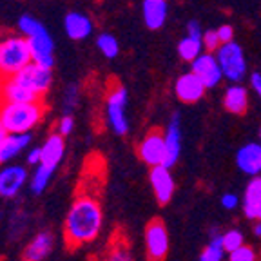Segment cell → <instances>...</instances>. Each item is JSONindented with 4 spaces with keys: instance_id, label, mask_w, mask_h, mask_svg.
<instances>
[{
    "instance_id": "cell-33",
    "label": "cell",
    "mask_w": 261,
    "mask_h": 261,
    "mask_svg": "<svg viewBox=\"0 0 261 261\" xmlns=\"http://www.w3.org/2000/svg\"><path fill=\"white\" fill-rule=\"evenodd\" d=\"M201 42H203V47L207 49L208 53L216 51V49L221 45L220 37H218V31H216V29H208V31H205L203 37H201Z\"/></svg>"
},
{
    "instance_id": "cell-21",
    "label": "cell",
    "mask_w": 261,
    "mask_h": 261,
    "mask_svg": "<svg viewBox=\"0 0 261 261\" xmlns=\"http://www.w3.org/2000/svg\"><path fill=\"white\" fill-rule=\"evenodd\" d=\"M40 149H42L40 163H44V165H51V167L57 169L58 165H60L62 160H64V154H65L64 136L58 135V133L49 135L47 140H45L44 145H42Z\"/></svg>"
},
{
    "instance_id": "cell-23",
    "label": "cell",
    "mask_w": 261,
    "mask_h": 261,
    "mask_svg": "<svg viewBox=\"0 0 261 261\" xmlns=\"http://www.w3.org/2000/svg\"><path fill=\"white\" fill-rule=\"evenodd\" d=\"M223 106L228 113L232 114H245L249 109V93L240 84H232L227 87L223 96Z\"/></svg>"
},
{
    "instance_id": "cell-7",
    "label": "cell",
    "mask_w": 261,
    "mask_h": 261,
    "mask_svg": "<svg viewBox=\"0 0 261 261\" xmlns=\"http://www.w3.org/2000/svg\"><path fill=\"white\" fill-rule=\"evenodd\" d=\"M145 250L149 261H163L169 254V232L158 218L145 227Z\"/></svg>"
},
{
    "instance_id": "cell-34",
    "label": "cell",
    "mask_w": 261,
    "mask_h": 261,
    "mask_svg": "<svg viewBox=\"0 0 261 261\" xmlns=\"http://www.w3.org/2000/svg\"><path fill=\"white\" fill-rule=\"evenodd\" d=\"M73 127H74V118L71 116V114H64V116L60 118V122H58L57 133L65 138L67 135H71V133H73Z\"/></svg>"
},
{
    "instance_id": "cell-37",
    "label": "cell",
    "mask_w": 261,
    "mask_h": 261,
    "mask_svg": "<svg viewBox=\"0 0 261 261\" xmlns=\"http://www.w3.org/2000/svg\"><path fill=\"white\" fill-rule=\"evenodd\" d=\"M187 35L189 37H196L201 38L203 37V29H201V24L198 20H191L187 24Z\"/></svg>"
},
{
    "instance_id": "cell-31",
    "label": "cell",
    "mask_w": 261,
    "mask_h": 261,
    "mask_svg": "<svg viewBox=\"0 0 261 261\" xmlns=\"http://www.w3.org/2000/svg\"><path fill=\"white\" fill-rule=\"evenodd\" d=\"M227 261H256V252L249 245H241L240 249L228 252Z\"/></svg>"
},
{
    "instance_id": "cell-12",
    "label": "cell",
    "mask_w": 261,
    "mask_h": 261,
    "mask_svg": "<svg viewBox=\"0 0 261 261\" xmlns=\"http://www.w3.org/2000/svg\"><path fill=\"white\" fill-rule=\"evenodd\" d=\"M28 169L22 165H6L0 169V198L11 200L28 181Z\"/></svg>"
},
{
    "instance_id": "cell-15",
    "label": "cell",
    "mask_w": 261,
    "mask_h": 261,
    "mask_svg": "<svg viewBox=\"0 0 261 261\" xmlns=\"http://www.w3.org/2000/svg\"><path fill=\"white\" fill-rule=\"evenodd\" d=\"M236 165L241 172L249 176L261 174V145L259 143H247L240 147L236 154Z\"/></svg>"
},
{
    "instance_id": "cell-9",
    "label": "cell",
    "mask_w": 261,
    "mask_h": 261,
    "mask_svg": "<svg viewBox=\"0 0 261 261\" xmlns=\"http://www.w3.org/2000/svg\"><path fill=\"white\" fill-rule=\"evenodd\" d=\"M191 71L203 82V86L207 89L211 87H216L218 84L223 78V73H221V67L218 64V58L212 53H201L198 58L191 62Z\"/></svg>"
},
{
    "instance_id": "cell-30",
    "label": "cell",
    "mask_w": 261,
    "mask_h": 261,
    "mask_svg": "<svg viewBox=\"0 0 261 261\" xmlns=\"http://www.w3.org/2000/svg\"><path fill=\"white\" fill-rule=\"evenodd\" d=\"M106 261H135L133 254H130L129 247L122 241H116L109 249V254H107Z\"/></svg>"
},
{
    "instance_id": "cell-38",
    "label": "cell",
    "mask_w": 261,
    "mask_h": 261,
    "mask_svg": "<svg viewBox=\"0 0 261 261\" xmlns=\"http://www.w3.org/2000/svg\"><path fill=\"white\" fill-rule=\"evenodd\" d=\"M40 158H42V149L40 147H35V149H31V151L28 152L25 162H28L29 165H38V163H40Z\"/></svg>"
},
{
    "instance_id": "cell-11",
    "label": "cell",
    "mask_w": 261,
    "mask_h": 261,
    "mask_svg": "<svg viewBox=\"0 0 261 261\" xmlns=\"http://www.w3.org/2000/svg\"><path fill=\"white\" fill-rule=\"evenodd\" d=\"M163 143H165V158H163V165L165 167H174L181 154V122H179V114H172L171 122H169L167 129L163 133Z\"/></svg>"
},
{
    "instance_id": "cell-28",
    "label": "cell",
    "mask_w": 261,
    "mask_h": 261,
    "mask_svg": "<svg viewBox=\"0 0 261 261\" xmlns=\"http://www.w3.org/2000/svg\"><path fill=\"white\" fill-rule=\"evenodd\" d=\"M221 240V245H223V250L225 252H232V250L240 249L241 245H245V236L241 230H238V228H230V230H227L225 234H221L220 236Z\"/></svg>"
},
{
    "instance_id": "cell-14",
    "label": "cell",
    "mask_w": 261,
    "mask_h": 261,
    "mask_svg": "<svg viewBox=\"0 0 261 261\" xmlns=\"http://www.w3.org/2000/svg\"><path fill=\"white\" fill-rule=\"evenodd\" d=\"M205 91H207V87L203 86V82L192 71L191 73H184L174 84V93L178 96V100L184 103H189V106L200 102L201 98L205 96Z\"/></svg>"
},
{
    "instance_id": "cell-13",
    "label": "cell",
    "mask_w": 261,
    "mask_h": 261,
    "mask_svg": "<svg viewBox=\"0 0 261 261\" xmlns=\"http://www.w3.org/2000/svg\"><path fill=\"white\" fill-rule=\"evenodd\" d=\"M149 179H151V187L156 201L160 205H167L174 196V178L171 174V169L165 167V165L151 167Z\"/></svg>"
},
{
    "instance_id": "cell-18",
    "label": "cell",
    "mask_w": 261,
    "mask_h": 261,
    "mask_svg": "<svg viewBox=\"0 0 261 261\" xmlns=\"http://www.w3.org/2000/svg\"><path fill=\"white\" fill-rule=\"evenodd\" d=\"M29 143H31L29 133H8V136L0 142V163L11 162L24 149H28Z\"/></svg>"
},
{
    "instance_id": "cell-16",
    "label": "cell",
    "mask_w": 261,
    "mask_h": 261,
    "mask_svg": "<svg viewBox=\"0 0 261 261\" xmlns=\"http://www.w3.org/2000/svg\"><path fill=\"white\" fill-rule=\"evenodd\" d=\"M167 0H143L142 2L143 22H145V28L151 31L163 28V24L167 20Z\"/></svg>"
},
{
    "instance_id": "cell-32",
    "label": "cell",
    "mask_w": 261,
    "mask_h": 261,
    "mask_svg": "<svg viewBox=\"0 0 261 261\" xmlns=\"http://www.w3.org/2000/svg\"><path fill=\"white\" fill-rule=\"evenodd\" d=\"M78 103V87L76 86H67L64 93V114H71V111L76 107Z\"/></svg>"
},
{
    "instance_id": "cell-36",
    "label": "cell",
    "mask_w": 261,
    "mask_h": 261,
    "mask_svg": "<svg viewBox=\"0 0 261 261\" xmlns=\"http://www.w3.org/2000/svg\"><path fill=\"white\" fill-rule=\"evenodd\" d=\"M240 200H238V196L232 194V192H227V194L221 196V207L227 208V211H234L238 207Z\"/></svg>"
},
{
    "instance_id": "cell-19",
    "label": "cell",
    "mask_w": 261,
    "mask_h": 261,
    "mask_svg": "<svg viewBox=\"0 0 261 261\" xmlns=\"http://www.w3.org/2000/svg\"><path fill=\"white\" fill-rule=\"evenodd\" d=\"M64 29L67 33V37L73 40H84L93 33V20L86 13L71 11L64 18Z\"/></svg>"
},
{
    "instance_id": "cell-17",
    "label": "cell",
    "mask_w": 261,
    "mask_h": 261,
    "mask_svg": "<svg viewBox=\"0 0 261 261\" xmlns=\"http://www.w3.org/2000/svg\"><path fill=\"white\" fill-rule=\"evenodd\" d=\"M42 100L38 94L16 84L11 76L0 78V102H37Z\"/></svg>"
},
{
    "instance_id": "cell-3",
    "label": "cell",
    "mask_w": 261,
    "mask_h": 261,
    "mask_svg": "<svg viewBox=\"0 0 261 261\" xmlns=\"http://www.w3.org/2000/svg\"><path fill=\"white\" fill-rule=\"evenodd\" d=\"M31 62V49L25 37H6L0 40V78L13 76Z\"/></svg>"
},
{
    "instance_id": "cell-40",
    "label": "cell",
    "mask_w": 261,
    "mask_h": 261,
    "mask_svg": "<svg viewBox=\"0 0 261 261\" xmlns=\"http://www.w3.org/2000/svg\"><path fill=\"white\" fill-rule=\"evenodd\" d=\"M6 136H8V129H6L4 122H2V120H0V142H2V140H4Z\"/></svg>"
},
{
    "instance_id": "cell-10",
    "label": "cell",
    "mask_w": 261,
    "mask_h": 261,
    "mask_svg": "<svg viewBox=\"0 0 261 261\" xmlns=\"http://www.w3.org/2000/svg\"><path fill=\"white\" fill-rule=\"evenodd\" d=\"M29 49H31V58L35 64L42 65V67H53L55 64V42L47 29L35 33L33 37H28Z\"/></svg>"
},
{
    "instance_id": "cell-35",
    "label": "cell",
    "mask_w": 261,
    "mask_h": 261,
    "mask_svg": "<svg viewBox=\"0 0 261 261\" xmlns=\"http://www.w3.org/2000/svg\"><path fill=\"white\" fill-rule=\"evenodd\" d=\"M218 31V37H220L221 44H227V42H232L234 40V28L228 24H223L216 29Z\"/></svg>"
},
{
    "instance_id": "cell-29",
    "label": "cell",
    "mask_w": 261,
    "mask_h": 261,
    "mask_svg": "<svg viewBox=\"0 0 261 261\" xmlns=\"http://www.w3.org/2000/svg\"><path fill=\"white\" fill-rule=\"evenodd\" d=\"M18 29H20L22 35L28 38V37H33L35 33L42 31V29H44V24L38 22L37 18L31 15H22L20 18H18Z\"/></svg>"
},
{
    "instance_id": "cell-42",
    "label": "cell",
    "mask_w": 261,
    "mask_h": 261,
    "mask_svg": "<svg viewBox=\"0 0 261 261\" xmlns=\"http://www.w3.org/2000/svg\"><path fill=\"white\" fill-rule=\"evenodd\" d=\"M256 220H259V221H261V205H259V208H257V216H256Z\"/></svg>"
},
{
    "instance_id": "cell-20",
    "label": "cell",
    "mask_w": 261,
    "mask_h": 261,
    "mask_svg": "<svg viewBox=\"0 0 261 261\" xmlns=\"http://www.w3.org/2000/svg\"><path fill=\"white\" fill-rule=\"evenodd\" d=\"M55 245V238L51 232H38L37 236L29 241V245L25 247L22 259L24 261H44L45 257L51 254Z\"/></svg>"
},
{
    "instance_id": "cell-41",
    "label": "cell",
    "mask_w": 261,
    "mask_h": 261,
    "mask_svg": "<svg viewBox=\"0 0 261 261\" xmlns=\"http://www.w3.org/2000/svg\"><path fill=\"white\" fill-rule=\"evenodd\" d=\"M254 234L261 238V221H259V220H257V223L254 225Z\"/></svg>"
},
{
    "instance_id": "cell-25",
    "label": "cell",
    "mask_w": 261,
    "mask_h": 261,
    "mask_svg": "<svg viewBox=\"0 0 261 261\" xmlns=\"http://www.w3.org/2000/svg\"><path fill=\"white\" fill-rule=\"evenodd\" d=\"M203 53V42L201 38L196 37H185L178 42V55L181 60L185 62H192L194 58H198L200 55Z\"/></svg>"
},
{
    "instance_id": "cell-27",
    "label": "cell",
    "mask_w": 261,
    "mask_h": 261,
    "mask_svg": "<svg viewBox=\"0 0 261 261\" xmlns=\"http://www.w3.org/2000/svg\"><path fill=\"white\" fill-rule=\"evenodd\" d=\"M225 254L227 252L223 250V245H221L220 236H214L211 241H208L207 247L203 249V252H201V256L198 261H223Z\"/></svg>"
},
{
    "instance_id": "cell-8",
    "label": "cell",
    "mask_w": 261,
    "mask_h": 261,
    "mask_svg": "<svg viewBox=\"0 0 261 261\" xmlns=\"http://www.w3.org/2000/svg\"><path fill=\"white\" fill-rule=\"evenodd\" d=\"M138 156L143 163H147L149 167H156V165H163V158H165V143H163V133L160 129L149 130L138 143Z\"/></svg>"
},
{
    "instance_id": "cell-2",
    "label": "cell",
    "mask_w": 261,
    "mask_h": 261,
    "mask_svg": "<svg viewBox=\"0 0 261 261\" xmlns=\"http://www.w3.org/2000/svg\"><path fill=\"white\" fill-rule=\"evenodd\" d=\"M45 116V103L37 102H0V120L8 133H31Z\"/></svg>"
},
{
    "instance_id": "cell-43",
    "label": "cell",
    "mask_w": 261,
    "mask_h": 261,
    "mask_svg": "<svg viewBox=\"0 0 261 261\" xmlns=\"http://www.w3.org/2000/svg\"><path fill=\"white\" fill-rule=\"evenodd\" d=\"M259 136H261V129H259Z\"/></svg>"
},
{
    "instance_id": "cell-1",
    "label": "cell",
    "mask_w": 261,
    "mask_h": 261,
    "mask_svg": "<svg viewBox=\"0 0 261 261\" xmlns=\"http://www.w3.org/2000/svg\"><path fill=\"white\" fill-rule=\"evenodd\" d=\"M103 225V211L100 201L91 194H78L64 221V240L69 249L94 241Z\"/></svg>"
},
{
    "instance_id": "cell-26",
    "label": "cell",
    "mask_w": 261,
    "mask_h": 261,
    "mask_svg": "<svg viewBox=\"0 0 261 261\" xmlns=\"http://www.w3.org/2000/svg\"><path fill=\"white\" fill-rule=\"evenodd\" d=\"M96 45H98V49L102 51L103 57H107V58H116L120 53L118 40H116V37H113L111 33H102V35H98Z\"/></svg>"
},
{
    "instance_id": "cell-6",
    "label": "cell",
    "mask_w": 261,
    "mask_h": 261,
    "mask_svg": "<svg viewBox=\"0 0 261 261\" xmlns=\"http://www.w3.org/2000/svg\"><path fill=\"white\" fill-rule=\"evenodd\" d=\"M11 78L16 84H20L22 87L38 94L40 98H44V94L51 89V84H53V73H51V69L49 67H42V65L35 64V62L22 67Z\"/></svg>"
},
{
    "instance_id": "cell-5",
    "label": "cell",
    "mask_w": 261,
    "mask_h": 261,
    "mask_svg": "<svg viewBox=\"0 0 261 261\" xmlns=\"http://www.w3.org/2000/svg\"><path fill=\"white\" fill-rule=\"evenodd\" d=\"M127 91L120 84H114L107 94V122L114 135L125 136L129 133V120H127L125 106H127Z\"/></svg>"
},
{
    "instance_id": "cell-24",
    "label": "cell",
    "mask_w": 261,
    "mask_h": 261,
    "mask_svg": "<svg viewBox=\"0 0 261 261\" xmlns=\"http://www.w3.org/2000/svg\"><path fill=\"white\" fill-rule=\"evenodd\" d=\"M55 171L57 169L51 167V165H44V163H38L35 172H33L31 184H29V189H31L33 194H42V192L47 189L49 181L53 178Z\"/></svg>"
},
{
    "instance_id": "cell-4",
    "label": "cell",
    "mask_w": 261,
    "mask_h": 261,
    "mask_svg": "<svg viewBox=\"0 0 261 261\" xmlns=\"http://www.w3.org/2000/svg\"><path fill=\"white\" fill-rule=\"evenodd\" d=\"M216 51V58L221 67V73H223V78L230 80L232 84H238V82L243 80L245 74H247V62H245L241 45L232 40L227 42V44H221Z\"/></svg>"
},
{
    "instance_id": "cell-39",
    "label": "cell",
    "mask_w": 261,
    "mask_h": 261,
    "mask_svg": "<svg viewBox=\"0 0 261 261\" xmlns=\"http://www.w3.org/2000/svg\"><path fill=\"white\" fill-rule=\"evenodd\" d=\"M250 87L256 91V94L261 100V73H252V76H250Z\"/></svg>"
},
{
    "instance_id": "cell-22",
    "label": "cell",
    "mask_w": 261,
    "mask_h": 261,
    "mask_svg": "<svg viewBox=\"0 0 261 261\" xmlns=\"http://www.w3.org/2000/svg\"><path fill=\"white\" fill-rule=\"evenodd\" d=\"M261 205V174L250 178L243 192V214L249 220H256L257 208Z\"/></svg>"
}]
</instances>
